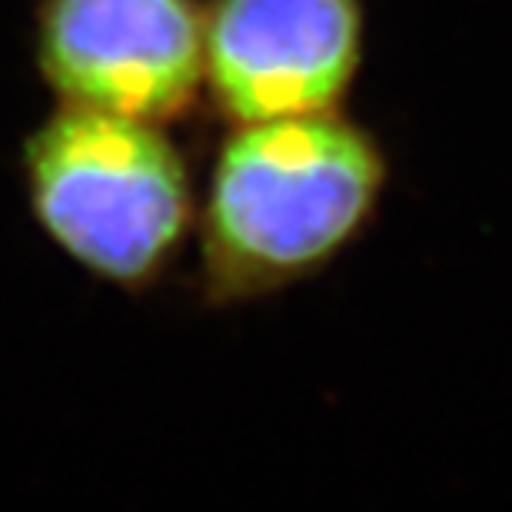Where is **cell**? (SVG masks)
Masks as SVG:
<instances>
[{"instance_id": "1", "label": "cell", "mask_w": 512, "mask_h": 512, "mask_svg": "<svg viewBox=\"0 0 512 512\" xmlns=\"http://www.w3.org/2000/svg\"><path fill=\"white\" fill-rule=\"evenodd\" d=\"M389 160L343 110L233 124L197 207L200 293L240 306L320 276L363 237Z\"/></svg>"}, {"instance_id": "2", "label": "cell", "mask_w": 512, "mask_h": 512, "mask_svg": "<svg viewBox=\"0 0 512 512\" xmlns=\"http://www.w3.org/2000/svg\"><path fill=\"white\" fill-rule=\"evenodd\" d=\"M20 167L44 237L124 293L157 286L197 223L187 157L163 124L57 104Z\"/></svg>"}, {"instance_id": "3", "label": "cell", "mask_w": 512, "mask_h": 512, "mask_svg": "<svg viewBox=\"0 0 512 512\" xmlns=\"http://www.w3.org/2000/svg\"><path fill=\"white\" fill-rule=\"evenodd\" d=\"M34 60L60 107L167 127L203 94V0H40Z\"/></svg>"}, {"instance_id": "4", "label": "cell", "mask_w": 512, "mask_h": 512, "mask_svg": "<svg viewBox=\"0 0 512 512\" xmlns=\"http://www.w3.org/2000/svg\"><path fill=\"white\" fill-rule=\"evenodd\" d=\"M363 0H203V94L227 124L343 110Z\"/></svg>"}]
</instances>
